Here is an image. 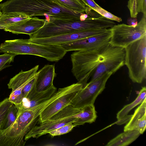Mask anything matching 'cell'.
<instances>
[{"label":"cell","instance_id":"cell-17","mask_svg":"<svg viewBox=\"0 0 146 146\" xmlns=\"http://www.w3.org/2000/svg\"><path fill=\"white\" fill-rule=\"evenodd\" d=\"M56 74L54 65L47 64L37 72L35 77V86L36 90L43 91L53 85V82Z\"/></svg>","mask_w":146,"mask_h":146},{"label":"cell","instance_id":"cell-28","mask_svg":"<svg viewBox=\"0 0 146 146\" xmlns=\"http://www.w3.org/2000/svg\"><path fill=\"white\" fill-rule=\"evenodd\" d=\"M103 17L113 21L120 22L122 21L121 18L117 17L100 7L94 11Z\"/></svg>","mask_w":146,"mask_h":146},{"label":"cell","instance_id":"cell-2","mask_svg":"<svg viewBox=\"0 0 146 146\" xmlns=\"http://www.w3.org/2000/svg\"><path fill=\"white\" fill-rule=\"evenodd\" d=\"M112 26V22L100 15L97 17L89 16L85 20L80 18L58 19L50 17L43 26L29 37L42 38L58 35L82 31L108 29Z\"/></svg>","mask_w":146,"mask_h":146},{"label":"cell","instance_id":"cell-4","mask_svg":"<svg viewBox=\"0 0 146 146\" xmlns=\"http://www.w3.org/2000/svg\"><path fill=\"white\" fill-rule=\"evenodd\" d=\"M104 47L90 50L74 51L71 54L72 72L77 82L82 84L83 88L102 61Z\"/></svg>","mask_w":146,"mask_h":146},{"label":"cell","instance_id":"cell-6","mask_svg":"<svg viewBox=\"0 0 146 146\" xmlns=\"http://www.w3.org/2000/svg\"><path fill=\"white\" fill-rule=\"evenodd\" d=\"M111 36L109 43L125 48L135 41L146 36V15H143L136 27L125 24L115 25L110 28Z\"/></svg>","mask_w":146,"mask_h":146},{"label":"cell","instance_id":"cell-32","mask_svg":"<svg viewBox=\"0 0 146 146\" xmlns=\"http://www.w3.org/2000/svg\"><path fill=\"white\" fill-rule=\"evenodd\" d=\"M86 6L89 7L91 10L94 11L100 7L97 4L94 0H83Z\"/></svg>","mask_w":146,"mask_h":146},{"label":"cell","instance_id":"cell-29","mask_svg":"<svg viewBox=\"0 0 146 146\" xmlns=\"http://www.w3.org/2000/svg\"><path fill=\"white\" fill-rule=\"evenodd\" d=\"M127 7L129 10L131 18H136L138 13L137 0H129Z\"/></svg>","mask_w":146,"mask_h":146},{"label":"cell","instance_id":"cell-7","mask_svg":"<svg viewBox=\"0 0 146 146\" xmlns=\"http://www.w3.org/2000/svg\"><path fill=\"white\" fill-rule=\"evenodd\" d=\"M102 61L97 66L91 77L93 81L106 72L113 74L124 64V48L113 46L109 43L104 48Z\"/></svg>","mask_w":146,"mask_h":146},{"label":"cell","instance_id":"cell-27","mask_svg":"<svg viewBox=\"0 0 146 146\" xmlns=\"http://www.w3.org/2000/svg\"><path fill=\"white\" fill-rule=\"evenodd\" d=\"M15 56L6 53L0 55V72L10 66V63L14 61Z\"/></svg>","mask_w":146,"mask_h":146},{"label":"cell","instance_id":"cell-24","mask_svg":"<svg viewBox=\"0 0 146 146\" xmlns=\"http://www.w3.org/2000/svg\"><path fill=\"white\" fill-rule=\"evenodd\" d=\"M18 111V109L17 107L14 104H13L6 114L2 123L1 130L7 129L15 121L17 117Z\"/></svg>","mask_w":146,"mask_h":146},{"label":"cell","instance_id":"cell-22","mask_svg":"<svg viewBox=\"0 0 146 146\" xmlns=\"http://www.w3.org/2000/svg\"><path fill=\"white\" fill-rule=\"evenodd\" d=\"M29 18L27 15L18 13L2 14L0 17V25L6 27Z\"/></svg>","mask_w":146,"mask_h":146},{"label":"cell","instance_id":"cell-9","mask_svg":"<svg viewBox=\"0 0 146 146\" xmlns=\"http://www.w3.org/2000/svg\"><path fill=\"white\" fill-rule=\"evenodd\" d=\"M111 36L110 28L100 35L60 45L67 52L90 50L102 48L109 43Z\"/></svg>","mask_w":146,"mask_h":146},{"label":"cell","instance_id":"cell-36","mask_svg":"<svg viewBox=\"0 0 146 146\" xmlns=\"http://www.w3.org/2000/svg\"><path fill=\"white\" fill-rule=\"evenodd\" d=\"M3 0H0V2H1Z\"/></svg>","mask_w":146,"mask_h":146},{"label":"cell","instance_id":"cell-20","mask_svg":"<svg viewBox=\"0 0 146 146\" xmlns=\"http://www.w3.org/2000/svg\"><path fill=\"white\" fill-rule=\"evenodd\" d=\"M82 108V111L76 115L77 119L73 123L75 126L83 125L86 123H92L95 121L97 118L94 105L86 106Z\"/></svg>","mask_w":146,"mask_h":146},{"label":"cell","instance_id":"cell-13","mask_svg":"<svg viewBox=\"0 0 146 146\" xmlns=\"http://www.w3.org/2000/svg\"><path fill=\"white\" fill-rule=\"evenodd\" d=\"M78 91L65 94L58 98L48 105L40 113L38 121L41 123L48 120L63 109L70 105V103Z\"/></svg>","mask_w":146,"mask_h":146},{"label":"cell","instance_id":"cell-35","mask_svg":"<svg viewBox=\"0 0 146 146\" xmlns=\"http://www.w3.org/2000/svg\"><path fill=\"white\" fill-rule=\"evenodd\" d=\"M2 13L1 12V11L0 10V17L1 16V15H2Z\"/></svg>","mask_w":146,"mask_h":146},{"label":"cell","instance_id":"cell-3","mask_svg":"<svg viewBox=\"0 0 146 146\" xmlns=\"http://www.w3.org/2000/svg\"><path fill=\"white\" fill-rule=\"evenodd\" d=\"M18 109L15 121L7 129L0 131V146H24L25 135L36 123L29 109Z\"/></svg>","mask_w":146,"mask_h":146},{"label":"cell","instance_id":"cell-10","mask_svg":"<svg viewBox=\"0 0 146 146\" xmlns=\"http://www.w3.org/2000/svg\"><path fill=\"white\" fill-rule=\"evenodd\" d=\"M108 29H100L82 31L48 37H29L28 39L31 42L38 44L60 45L62 44L102 34L107 31Z\"/></svg>","mask_w":146,"mask_h":146},{"label":"cell","instance_id":"cell-30","mask_svg":"<svg viewBox=\"0 0 146 146\" xmlns=\"http://www.w3.org/2000/svg\"><path fill=\"white\" fill-rule=\"evenodd\" d=\"M35 77L27 84L23 88L22 91L23 99L26 96L35 84Z\"/></svg>","mask_w":146,"mask_h":146},{"label":"cell","instance_id":"cell-21","mask_svg":"<svg viewBox=\"0 0 146 146\" xmlns=\"http://www.w3.org/2000/svg\"><path fill=\"white\" fill-rule=\"evenodd\" d=\"M69 10L76 12L84 13L86 6L83 0H52Z\"/></svg>","mask_w":146,"mask_h":146},{"label":"cell","instance_id":"cell-14","mask_svg":"<svg viewBox=\"0 0 146 146\" xmlns=\"http://www.w3.org/2000/svg\"><path fill=\"white\" fill-rule=\"evenodd\" d=\"M57 88L53 85L47 90L39 92L36 90L35 83L21 103L16 106L18 108H27L34 106L50 98L56 92Z\"/></svg>","mask_w":146,"mask_h":146},{"label":"cell","instance_id":"cell-18","mask_svg":"<svg viewBox=\"0 0 146 146\" xmlns=\"http://www.w3.org/2000/svg\"><path fill=\"white\" fill-rule=\"evenodd\" d=\"M146 98V88L145 87H143L140 91L135 99L131 103L125 105L117 113L116 117L118 121L116 123L119 125L128 121L132 115H128V113L134 107L141 104Z\"/></svg>","mask_w":146,"mask_h":146},{"label":"cell","instance_id":"cell-16","mask_svg":"<svg viewBox=\"0 0 146 146\" xmlns=\"http://www.w3.org/2000/svg\"><path fill=\"white\" fill-rule=\"evenodd\" d=\"M146 127V98L135 109L130 119L124 128V131L136 130L141 134Z\"/></svg>","mask_w":146,"mask_h":146},{"label":"cell","instance_id":"cell-15","mask_svg":"<svg viewBox=\"0 0 146 146\" xmlns=\"http://www.w3.org/2000/svg\"><path fill=\"white\" fill-rule=\"evenodd\" d=\"M37 65L27 71L21 70L11 78L7 84L8 88L12 89V92L19 96H22V90L25 86L34 78L39 68Z\"/></svg>","mask_w":146,"mask_h":146},{"label":"cell","instance_id":"cell-25","mask_svg":"<svg viewBox=\"0 0 146 146\" xmlns=\"http://www.w3.org/2000/svg\"><path fill=\"white\" fill-rule=\"evenodd\" d=\"M13 104L6 98L0 102V131L2 123L10 107Z\"/></svg>","mask_w":146,"mask_h":146},{"label":"cell","instance_id":"cell-5","mask_svg":"<svg viewBox=\"0 0 146 146\" xmlns=\"http://www.w3.org/2000/svg\"><path fill=\"white\" fill-rule=\"evenodd\" d=\"M124 64L134 83L141 84L146 78V36L135 41L125 48Z\"/></svg>","mask_w":146,"mask_h":146},{"label":"cell","instance_id":"cell-34","mask_svg":"<svg viewBox=\"0 0 146 146\" xmlns=\"http://www.w3.org/2000/svg\"><path fill=\"white\" fill-rule=\"evenodd\" d=\"M6 27L0 25V29H4Z\"/></svg>","mask_w":146,"mask_h":146},{"label":"cell","instance_id":"cell-23","mask_svg":"<svg viewBox=\"0 0 146 146\" xmlns=\"http://www.w3.org/2000/svg\"><path fill=\"white\" fill-rule=\"evenodd\" d=\"M82 108H75L69 105L54 115L49 120H54L76 117V115L82 111Z\"/></svg>","mask_w":146,"mask_h":146},{"label":"cell","instance_id":"cell-31","mask_svg":"<svg viewBox=\"0 0 146 146\" xmlns=\"http://www.w3.org/2000/svg\"><path fill=\"white\" fill-rule=\"evenodd\" d=\"M138 11L141 12L143 15H146V0H137Z\"/></svg>","mask_w":146,"mask_h":146},{"label":"cell","instance_id":"cell-26","mask_svg":"<svg viewBox=\"0 0 146 146\" xmlns=\"http://www.w3.org/2000/svg\"><path fill=\"white\" fill-rule=\"evenodd\" d=\"M75 127L73 123L67 124L48 132L52 137L63 135L70 131Z\"/></svg>","mask_w":146,"mask_h":146},{"label":"cell","instance_id":"cell-8","mask_svg":"<svg viewBox=\"0 0 146 146\" xmlns=\"http://www.w3.org/2000/svg\"><path fill=\"white\" fill-rule=\"evenodd\" d=\"M112 74L111 72H106L94 81L87 83L76 93L70 105L76 108L94 105L97 97L104 90L107 80Z\"/></svg>","mask_w":146,"mask_h":146},{"label":"cell","instance_id":"cell-33","mask_svg":"<svg viewBox=\"0 0 146 146\" xmlns=\"http://www.w3.org/2000/svg\"><path fill=\"white\" fill-rule=\"evenodd\" d=\"M128 25L132 26L134 27H136L138 23L136 18H129L127 21Z\"/></svg>","mask_w":146,"mask_h":146},{"label":"cell","instance_id":"cell-12","mask_svg":"<svg viewBox=\"0 0 146 146\" xmlns=\"http://www.w3.org/2000/svg\"><path fill=\"white\" fill-rule=\"evenodd\" d=\"M45 19H40L35 17H30L17 23L7 26L4 29L16 34H24L30 35L42 27L44 25Z\"/></svg>","mask_w":146,"mask_h":146},{"label":"cell","instance_id":"cell-1","mask_svg":"<svg viewBox=\"0 0 146 146\" xmlns=\"http://www.w3.org/2000/svg\"><path fill=\"white\" fill-rule=\"evenodd\" d=\"M2 14L18 13L31 17L44 16L46 20L51 17L58 19L80 18L83 13L69 10L52 0H9L0 4Z\"/></svg>","mask_w":146,"mask_h":146},{"label":"cell","instance_id":"cell-19","mask_svg":"<svg viewBox=\"0 0 146 146\" xmlns=\"http://www.w3.org/2000/svg\"><path fill=\"white\" fill-rule=\"evenodd\" d=\"M141 135L136 130L124 131L110 140L106 146H126L134 141Z\"/></svg>","mask_w":146,"mask_h":146},{"label":"cell","instance_id":"cell-11","mask_svg":"<svg viewBox=\"0 0 146 146\" xmlns=\"http://www.w3.org/2000/svg\"><path fill=\"white\" fill-rule=\"evenodd\" d=\"M77 119L76 117L44 121L41 123L39 125L35 126L25 135V141H26L32 137L38 138L62 126L73 123L76 121Z\"/></svg>","mask_w":146,"mask_h":146}]
</instances>
